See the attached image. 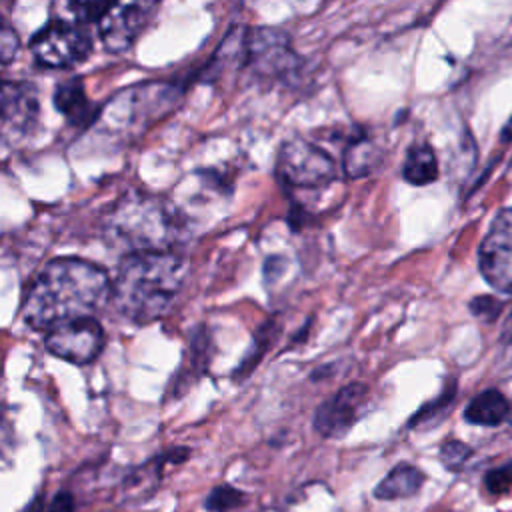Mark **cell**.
Here are the masks:
<instances>
[{
	"instance_id": "8",
	"label": "cell",
	"mask_w": 512,
	"mask_h": 512,
	"mask_svg": "<svg viewBox=\"0 0 512 512\" xmlns=\"http://www.w3.org/2000/svg\"><path fill=\"white\" fill-rule=\"evenodd\" d=\"M478 268L492 288L512 294V208L494 216L478 248Z\"/></svg>"
},
{
	"instance_id": "16",
	"label": "cell",
	"mask_w": 512,
	"mask_h": 512,
	"mask_svg": "<svg viewBox=\"0 0 512 512\" xmlns=\"http://www.w3.org/2000/svg\"><path fill=\"white\" fill-rule=\"evenodd\" d=\"M382 152L376 146L374 140H370L368 136H358L354 140H350V144L344 150V172L350 178H362L372 174L378 164H380Z\"/></svg>"
},
{
	"instance_id": "5",
	"label": "cell",
	"mask_w": 512,
	"mask_h": 512,
	"mask_svg": "<svg viewBox=\"0 0 512 512\" xmlns=\"http://www.w3.org/2000/svg\"><path fill=\"white\" fill-rule=\"evenodd\" d=\"M158 0H102L94 18L98 36L106 50H128L150 24Z\"/></svg>"
},
{
	"instance_id": "7",
	"label": "cell",
	"mask_w": 512,
	"mask_h": 512,
	"mask_svg": "<svg viewBox=\"0 0 512 512\" xmlns=\"http://www.w3.org/2000/svg\"><path fill=\"white\" fill-rule=\"evenodd\" d=\"M278 174L292 188H320L336 178V164L320 146L292 138L278 154Z\"/></svg>"
},
{
	"instance_id": "18",
	"label": "cell",
	"mask_w": 512,
	"mask_h": 512,
	"mask_svg": "<svg viewBox=\"0 0 512 512\" xmlns=\"http://www.w3.org/2000/svg\"><path fill=\"white\" fill-rule=\"evenodd\" d=\"M246 500V494L240 492L238 488L230 486V484H220L216 486L208 498H206V508L210 512H230L238 506H242V502Z\"/></svg>"
},
{
	"instance_id": "1",
	"label": "cell",
	"mask_w": 512,
	"mask_h": 512,
	"mask_svg": "<svg viewBox=\"0 0 512 512\" xmlns=\"http://www.w3.org/2000/svg\"><path fill=\"white\" fill-rule=\"evenodd\" d=\"M112 298V280L104 268L76 256L48 260L28 286L22 318L34 330L94 316Z\"/></svg>"
},
{
	"instance_id": "11",
	"label": "cell",
	"mask_w": 512,
	"mask_h": 512,
	"mask_svg": "<svg viewBox=\"0 0 512 512\" xmlns=\"http://www.w3.org/2000/svg\"><path fill=\"white\" fill-rule=\"evenodd\" d=\"M368 392V386L362 382L342 386L318 406L314 414V430L324 438L344 436L362 416Z\"/></svg>"
},
{
	"instance_id": "10",
	"label": "cell",
	"mask_w": 512,
	"mask_h": 512,
	"mask_svg": "<svg viewBox=\"0 0 512 512\" xmlns=\"http://www.w3.org/2000/svg\"><path fill=\"white\" fill-rule=\"evenodd\" d=\"M246 64L256 76H286L298 62L288 34L274 28H258L246 36Z\"/></svg>"
},
{
	"instance_id": "12",
	"label": "cell",
	"mask_w": 512,
	"mask_h": 512,
	"mask_svg": "<svg viewBox=\"0 0 512 512\" xmlns=\"http://www.w3.org/2000/svg\"><path fill=\"white\" fill-rule=\"evenodd\" d=\"M0 112H2V132L6 138L26 134L38 118L36 90L28 82L6 80L2 84Z\"/></svg>"
},
{
	"instance_id": "23",
	"label": "cell",
	"mask_w": 512,
	"mask_h": 512,
	"mask_svg": "<svg viewBox=\"0 0 512 512\" xmlns=\"http://www.w3.org/2000/svg\"><path fill=\"white\" fill-rule=\"evenodd\" d=\"M16 52H18V36L14 34V30L10 26H4L2 34H0V58H2V64H10L12 58L16 56Z\"/></svg>"
},
{
	"instance_id": "9",
	"label": "cell",
	"mask_w": 512,
	"mask_h": 512,
	"mask_svg": "<svg viewBox=\"0 0 512 512\" xmlns=\"http://www.w3.org/2000/svg\"><path fill=\"white\" fill-rule=\"evenodd\" d=\"M46 350L72 364H90L104 348V330L94 316L74 318L48 330Z\"/></svg>"
},
{
	"instance_id": "19",
	"label": "cell",
	"mask_w": 512,
	"mask_h": 512,
	"mask_svg": "<svg viewBox=\"0 0 512 512\" xmlns=\"http://www.w3.org/2000/svg\"><path fill=\"white\" fill-rule=\"evenodd\" d=\"M470 456H472V448L462 440H446L440 446V462L450 472H458L468 462Z\"/></svg>"
},
{
	"instance_id": "15",
	"label": "cell",
	"mask_w": 512,
	"mask_h": 512,
	"mask_svg": "<svg viewBox=\"0 0 512 512\" xmlns=\"http://www.w3.org/2000/svg\"><path fill=\"white\" fill-rule=\"evenodd\" d=\"M510 414V404L498 390H484L470 400L464 410V418L478 426H498Z\"/></svg>"
},
{
	"instance_id": "13",
	"label": "cell",
	"mask_w": 512,
	"mask_h": 512,
	"mask_svg": "<svg viewBox=\"0 0 512 512\" xmlns=\"http://www.w3.org/2000/svg\"><path fill=\"white\" fill-rule=\"evenodd\" d=\"M424 484V474L412 464H396L376 486L374 498L378 500H400L414 496Z\"/></svg>"
},
{
	"instance_id": "14",
	"label": "cell",
	"mask_w": 512,
	"mask_h": 512,
	"mask_svg": "<svg viewBox=\"0 0 512 512\" xmlns=\"http://www.w3.org/2000/svg\"><path fill=\"white\" fill-rule=\"evenodd\" d=\"M54 106L62 116L68 118L72 124H86L88 120L96 118L98 112H92V106L86 98L84 86L78 78L62 82L54 92Z\"/></svg>"
},
{
	"instance_id": "3",
	"label": "cell",
	"mask_w": 512,
	"mask_h": 512,
	"mask_svg": "<svg viewBox=\"0 0 512 512\" xmlns=\"http://www.w3.org/2000/svg\"><path fill=\"white\" fill-rule=\"evenodd\" d=\"M106 236L126 254L170 250L178 236L176 214L156 196L128 194L112 208Z\"/></svg>"
},
{
	"instance_id": "24",
	"label": "cell",
	"mask_w": 512,
	"mask_h": 512,
	"mask_svg": "<svg viewBox=\"0 0 512 512\" xmlns=\"http://www.w3.org/2000/svg\"><path fill=\"white\" fill-rule=\"evenodd\" d=\"M74 510H76V500L68 490H60L58 494H54L46 508V512H74Z\"/></svg>"
},
{
	"instance_id": "22",
	"label": "cell",
	"mask_w": 512,
	"mask_h": 512,
	"mask_svg": "<svg viewBox=\"0 0 512 512\" xmlns=\"http://www.w3.org/2000/svg\"><path fill=\"white\" fill-rule=\"evenodd\" d=\"M452 398H454V390H452V388H450V390H444V394H442V396H438L434 402H430V404L422 406V408H420V410L410 418L408 426H410V428H414V426H418V424H424L430 416H434V414H438V412L446 410V408L450 406Z\"/></svg>"
},
{
	"instance_id": "17",
	"label": "cell",
	"mask_w": 512,
	"mask_h": 512,
	"mask_svg": "<svg viewBox=\"0 0 512 512\" xmlns=\"http://www.w3.org/2000/svg\"><path fill=\"white\" fill-rule=\"evenodd\" d=\"M402 176L414 186H426L438 178V160L428 144H414L404 160Z\"/></svg>"
},
{
	"instance_id": "6",
	"label": "cell",
	"mask_w": 512,
	"mask_h": 512,
	"mask_svg": "<svg viewBox=\"0 0 512 512\" xmlns=\"http://www.w3.org/2000/svg\"><path fill=\"white\" fill-rule=\"evenodd\" d=\"M30 52L42 66L68 68L90 56L92 38L78 24L54 20L34 34Z\"/></svg>"
},
{
	"instance_id": "25",
	"label": "cell",
	"mask_w": 512,
	"mask_h": 512,
	"mask_svg": "<svg viewBox=\"0 0 512 512\" xmlns=\"http://www.w3.org/2000/svg\"><path fill=\"white\" fill-rule=\"evenodd\" d=\"M500 340H502V342H506V344H512V310L508 312V316H506V320H504Z\"/></svg>"
},
{
	"instance_id": "20",
	"label": "cell",
	"mask_w": 512,
	"mask_h": 512,
	"mask_svg": "<svg viewBox=\"0 0 512 512\" xmlns=\"http://www.w3.org/2000/svg\"><path fill=\"white\" fill-rule=\"evenodd\" d=\"M484 488L490 494H504L512 488V460L484 474Z\"/></svg>"
},
{
	"instance_id": "4",
	"label": "cell",
	"mask_w": 512,
	"mask_h": 512,
	"mask_svg": "<svg viewBox=\"0 0 512 512\" xmlns=\"http://www.w3.org/2000/svg\"><path fill=\"white\" fill-rule=\"evenodd\" d=\"M182 98L176 84L144 82L118 92L98 112V128L106 136L136 138L170 114Z\"/></svg>"
},
{
	"instance_id": "21",
	"label": "cell",
	"mask_w": 512,
	"mask_h": 512,
	"mask_svg": "<svg viewBox=\"0 0 512 512\" xmlns=\"http://www.w3.org/2000/svg\"><path fill=\"white\" fill-rule=\"evenodd\" d=\"M468 308H470V312H472L476 318L486 320V322H492V320H496V318L500 316L504 304H502V300H498V298H494V296H484V294H482V296L472 298L470 304H468Z\"/></svg>"
},
{
	"instance_id": "26",
	"label": "cell",
	"mask_w": 512,
	"mask_h": 512,
	"mask_svg": "<svg viewBox=\"0 0 512 512\" xmlns=\"http://www.w3.org/2000/svg\"><path fill=\"white\" fill-rule=\"evenodd\" d=\"M500 140H502V142H510V140H512V116H510V120L506 122V126L502 128Z\"/></svg>"
},
{
	"instance_id": "27",
	"label": "cell",
	"mask_w": 512,
	"mask_h": 512,
	"mask_svg": "<svg viewBox=\"0 0 512 512\" xmlns=\"http://www.w3.org/2000/svg\"><path fill=\"white\" fill-rule=\"evenodd\" d=\"M38 510H40V506H38V500H36L32 506H28L26 512H38Z\"/></svg>"
},
{
	"instance_id": "2",
	"label": "cell",
	"mask_w": 512,
	"mask_h": 512,
	"mask_svg": "<svg viewBox=\"0 0 512 512\" xmlns=\"http://www.w3.org/2000/svg\"><path fill=\"white\" fill-rule=\"evenodd\" d=\"M186 264L172 250L126 254L112 280L114 310L134 324L162 318L182 290Z\"/></svg>"
}]
</instances>
